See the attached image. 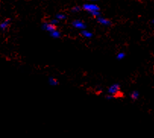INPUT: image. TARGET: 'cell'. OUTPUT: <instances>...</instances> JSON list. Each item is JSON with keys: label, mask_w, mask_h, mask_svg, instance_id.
Here are the masks:
<instances>
[{"label": "cell", "mask_w": 154, "mask_h": 138, "mask_svg": "<svg viewBox=\"0 0 154 138\" xmlns=\"http://www.w3.org/2000/svg\"><path fill=\"white\" fill-rule=\"evenodd\" d=\"M50 36L54 39H59L61 37H62V33L60 32V30H59L57 29L56 30L53 31V33H51Z\"/></svg>", "instance_id": "cell-9"}, {"label": "cell", "mask_w": 154, "mask_h": 138, "mask_svg": "<svg viewBox=\"0 0 154 138\" xmlns=\"http://www.w3.org/2000/svg\"><path fill=\"white\" fill-rule=\"evenodd\" d=\"M108 94L111 95L115 99L124 97V94L121 91V86L119 84H114L108 88Z\"/></svg>", "instance_id": "cell-2"}, {"label": "cell", "mask_w": 154, "mask_h": 138, "mask_svg": "<svg viewBox=\"0 0 154 138\" xmlns=\"http://www.w3.org/2000/svg\"><path fill=\"white\" fill-rule=\"evenodd\" d=\"M96 20H97V23H99V24L103 26H105V27H110V26L112 25V22L109 19L103 18V16H100Z\"/></svg>", "instance_id": "cell-5"}, {"label": "cell", "mask_w": 154, "mask_h": 138, "mask_svg": "<svg viewBox=\"0 0 154 138\" xmlns=\"http://www.w3.org/2000/svg\"><path fill=\"white\" fill-rule=\"evenodd\" d=\"M106 99H107V100H114L115 98L112 97V96L107 94V95L106 96Z\"/></svg>", "instance_id": "cell-15"}, {"label": "cell", "mask_w": 154, "mask_h": 138, "mask_svg": "<svg viewBox=\"0 0 154 138\" xmlns=\"http://www.w3.org/2000/svg\"><path fill=\"white\" fill-rule=\"evenodd\" d=\"M82 9L84 11H87L89 13L93 18H98L101 15V12H100V8L98 5L94 3H85L81 6Z\"/></svg>", "instance_id": "cell-1"}, {"label": "cell", "mask_w": 154, "mask_h": 138, "mask_svg": "<svg viewBox=\"0 0 154 138\" xmlns=\"http://www.w3.org/2000/svg\"><path fill=\"white\" fill-rule=\"evenodd\" d=\"M126 56L125 53H122V52H121V53H119L117 54V56H116V59H118V60H122V59H124L125 57Z\"/></svg>", "instance_id": "cell-13"}, {"label": "cell", "mask_w": 154, "mask_h": 138, "mask_svg": "<svg viewBox=\"0 0 154 138\" xmlns=\"http://www.w3.org/2000/svg\"><path fill=\"white\" fill-rule=\"evenodd\" d=\"M42 29L44 30H46L49 32V33H53V31L57 30V26L53 25V24H50L49 22H43L42 24Z\"/></svg>", "instance_id": "cell-4"}, {"label": "cell", "mask_w": 154, "mask_h": 138, "mask_svg": "<svg viewBox=\"0 0 154 138\" xmlns=\"http://www.w3.org/2000/svg\"><path fill=\"white\" fill-rule=\"evenodd\" d=\"M81 9H82L81 6H79V5H75V6L72 7V8H71V12L72 13L80 12V11H81Z\"/></svg>", "instance_id": "cell-12"}, {"label": "cell", "mask_w": 154, "mask_h": 138, "mask_svg": "<svg viewBox=\"0 0 154 138\" xmlns=\"http://www.w3.org/2000/svg\"><path fill=\"white\" fill-rule=\"evenodd\" d=\"M151 24H154V19H152V21H151Z\"/></svg>", "instance_id": "cell-16"}, {"label": "cell", "mask_w": 154, "mask_h": 138, "mask_svg": "<svg viewBox=\"0 0 154 138\" xmlns=\"http://www.w3.org/2000/svg\"><path fill=\"white\" fill-rule=\"evenodd\" d=\"M139 97H140V94L137 90H134L130 94V98L133 101H136L139 99Z\"/></svg>", "instance_id": "cell-8"}, {"label": "cell", "mask_w": 154, "mask_h": 138, "mask_svg": "<svg viewBox=\"0 0 154 138\" xmlns=\"http://www.w3.org/2000/svg\"><path fill=\"white\" fill-rule=\"evenodd\" d=\"M49 23L52 24H53V25L56 26L59 23V21L58 19H56V18H53V19H52L50 21H49Z\"/></svg>", "instance_id": "cell-14"}, {"label": "cell", "mask_w": 154, "mask_h": 138, "mask_svg": "<svg viewBox=\"0 0 154 138\" xmlns=\"http://www.w3.org/2000/svg\"><path fill=\"white\" fill-rule=\"evenodd\" d=\"M67 18H68L67 15L65 14H64V13H58V14H56V18L59 20V21L65 20Z\"/></svg>", "instance_id": "cell-11"}, {"label": "cell", "mask_w": 154, "mask_h": 138, "mask_svg": "<svg viewBox=\"0 0 154 138\" xmlns=\"http://www.w3.org/2000/svg\"><path fill=\"white\" fill-rule=\"evenodd\" d=\"M11 18H6V19H5L4 21H2V22L0 23V30H3V31L8 30L9 26L11 25Z\"/></svg>", "instance_id": "cell-6"}, {"label": "cell", "mask_w": 154, "mask_h": 138, "mask_svg": "<svg viewBox=\"0 0 154 138\" xmlns=\"http://www.w3.org/2000/svg\"><path fill=\"white\" fill-rule=\"evenodd\" d=\"M48 81H49V85L51 86H57L59 84V81H58L57 79H56L55 78H52V77H50V78H49Z\"/></svg>", "instance_id": "cell-10"}, {"label": "cell", "mask_w": 154, "mask_h": 138, "mask_svg": "<svg viewBox=\"0 0 154 138\" xmlns=\"http://www.w3.org/2000/svg\"><path fill=\"white\" fill-rule=\"evenodd\" d=\"M81 34L84 37H85V38H88V39H91V38H92L93 37H94V33H93L92 32L89 31L88 30H81Z\"/></svg>", "instance_id": "cell-7"}, {"label": "cell", "mask_w": 154, "mask_h": 138, "mask_svg": "<svg viewBox=\"0 0 154 138\" xmlns=\"http://www.w3.org/2000/svg\"><path fill=\"white\" fill-rule=\"evenodd\" d=\"M72 27H75V28L78 29V30H86L87 27H88L86 23L79 19L74 20V21L72 22Z\"/></svg>", "instance_id": "cell-3"}]
</instances>
